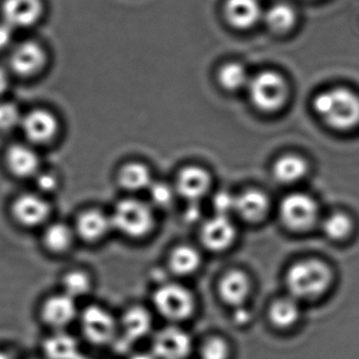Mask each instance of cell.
<instances>
[{
    "label": "cell",
    "instance_id": "29",
    "mask_svg": "<svg viewBox=\"0 0 359 359\" xmlns=\"http://www.w3.org/2000/svg\"><path fill=\"white\" fill-rule=\"evenodd\" d=\"M249 78L246 69L240 63L231 62L223 65L219 72V81L225 90H238L248 86Z\"/></svg>",
    "mask_w": 359,
    "mask_h": 359
},
{
    "label": "cell",
    "instance_id": "30",
    "mask_svg": "<svg viewBox=\"0 0 359 359\" xmlns=\"http://www.w3.org/2000/svg\"><path fill=\"white\" fill-rule=\"evenodd\" d=\"M198 354L201 359H230L232 348L225 337L210 335L201 344Z\"/></svg>",
    "mask_w": 359,
    "mask_h": 359
},
{
    "label": "cell",
    "instance_id": "32",
    "mask_svg": "<svg viewBox=\"0 0 359 359\" xmlns=\"http://www.w3.org/2000/svg\"><path fill=\"white\" fill-rule=\"evenodd\" d=\"M90 278L83 272H69L62 280L63 293L76 301L90 290Z\"/></svg>",
    "mask_w": 359,
    "mask_h": 359
},
{
    "label": "cell",
    "instance_id": "23",
    "mask_svg": "<svg viewBox=\"0 0 359 359\" xmlns=\"http://www.w3.org/2000/svg\"><path fill=\"white\" fill-rule=\"evenodd\" d=\"M262 19L269 29L276 34L291 31L297 20L294 8L286 4H274L263 13Z\"/></svg>",
    "mask_w": 359,
    "mask_h": 359
},
{
    "label": "cell",
    "instance_id": "34",
    "mask_svg": "<svg viewBox=\"0 0 359 359\" xmlns=\"http://www.w3.org/2000/svg\"><path fill=\"white\" fill-rule=\"evenodd\" d=\"M149 192L153 202L160 207L168 206L174 200V191L164 183H151Z\"/></svg>",
    "mask_w": 359,
    "mask_h": 359
},
{
    "label": "cell",
    "instance_id": "37",
    "mask_svg": "<svg viewBox=\"0 0 359 359\" xmlns=\"http://www.w3.org/2000/svg\"><path fill=\"white\" fill-rule=\"evenodd\" d=\"M12 27L4 23L0 25V50L6 48L12 40Z\"/></svg>",
    "mask_w": 359,
    "mask_h": 359
},
{
    "label": "cell",
    "instance_id": "5",
    "mask_svg": "<svg viewBox=\"0 0 359 359\" xmlns=\"http://www.w3.org/2000/svg\"><path fill=\"white\" fill-rule=\"evenodd\" d=\"M80 328L84 339L95 346L115 343L119 323L111 312L101 306L90 305L80 313Z\"/></svg>",
    "mask_w": 359,
    "mask_h": 359
},
{
    "label": "cell",
    "instance_id": "12",
    "mask_svg": "<svg viewBox=\"0 0 359 359\" xmlns=\"http://www.w3.org/2000/svg\"><path fill=\"white\" fill-rule=\"evenodd\" d=\"M46 55L40 44L25 41L13 50L10 65L15 73L22 77H31L43 69Z\"/></svg>",
    "mask_w": 359,
    "mask_h": 359
},
{
    "label": "cell",
    "instance_id": "3",
    "mask_svg": "<svg viewBox=\"0 0 359 359\" xmlns=\"http://www.w3.org/2000/svg\"><path fill=\"white\" fill-rule=\"evenodd\" d=\"M153 303L158 313L172 323L170 325L186 322L196 311L194 295L187 288L178 284L162 285L154 293Z\"/></svg>",
    "mask_w": 359,
    "mask_h": 359
},
{
    "label": "cell",
    "instance_id": "4",
    "mask_svg": "<svg viewBox=\"0 0 359 359\" xmlns=\"http://www.w3.org/2000/svg\"><path fill=\"white\" fill-rule=\"evenodd\" d=\"M247 88L255 107L264 111H278L288 97L286 80L276 72L266 71L257 74L249 80Z\"/></svg>",
    "mask_w": 359,
    "mask_h": 359
},
{
    "label": "cell",
    "instance_id": "13",
    "mask_svg": "<svg viewBox=\"0 0 359 359\" xmlns=\"http://www.w3.org/2000/svg\"><path fill=\"white\" fill-rule=\"evenodd\" d=\"M40 0H4L2 16L8 27L25 29L35 25L42 15Z\"/></svg>",
    "mask_w": 359,
    "mask_h": 359
},
{
    "label": "cell",
    "instance_id": "21",
    "mask_svg": "<svg viewBox=\"0 0 359 359\" xmlns=\"http://www.w3.org/2000/svg\"><path fill=\"white\" fill-rule=\"evenodd\" d=\"M111 227V217L99 210H88L78 217L77 231L84 240H99L109 232Z\"/></svg>",
    "mask_w": 359,
    "mask_h": 359
},
{
    "label": "cell",
    "instance_id": "10",
    "mask_svg": "<svg viewBox=\"0 0 359 359\" xmlns=\"http://www.w3.org/2000/svg\"><path fill=\"white\" fill-rule=\"evenodd\" d=\"M76 301L69 295L57 294L48 297L41 308V318L50 328L62 331L78 318Z\"/></svg>",
    "mask_w": 359,
    "mask_h": 359
},
{
    "label": "cell",
    "instance_id": "24",
    "mask_svg": "<svg viewBox=\"0 0 359 359\" xmlns=\"http://www.w3.org/2000/svg\"><path fill=\"white\" fill-rule=\"evenodd\" d=\"M307 162L295 155H287L280 158L274 163L273 175L282 183H294L303 179L307 174Z\"/></svg>",
    "mask_w": 359,
    "mask_h": 359
},
{
    "label": "cell",
    "instance_id": "33",
    "mask_svg": "<svg viewBox=\"0 0 359 359\" xmlns=\"http://www.w3.org/2000/svg\"><path fill=\"white\" fill-rule=\"evenodd\" d=\"M22 115L14 103H0V130H11L20 126Z\"/></svg>",
    "mask_w": 359,
    "mask_h": 359
},
{
    "label": "cell",
    "instance_id": "31",
    "mask_svg": "<svg viewBox=\"0 0 359 359\" xmlns=\"http://www.w3.org/2000/svg\"><path fill=\"white\" fill-rule=\"evenodd\" d=\"M353 223L349 215L345 213H332L326 217L323 223V230L325 234L331 240L341 241L348 238L352 232Z\"/></svg>",
    "mask_w": 359,
    "mask_h": 359
},
{
    "label": "cell",
    "instance_id": "18",
    "mask_svg": "<svg viewBox=\"0 0 359 359\" xmlns=\"http://www.w3.org/2000/svg\"><path fill=\"white\" fill-rule=\"evenodd\" d=\"M251 291L248 276L242 271H230L222 278L219 293L222 301L231 307H243Z\"/></svg>",
    "mask_w": 359,
    "mask_h": 359
},
{
    "label": "cell",
    "instance_id": "19",
    "mask_svg": "<svg viewBox=\"0 0 359 359\" xmlns=\"http://www.w3.org/2000/svg\"><path fill=\"white\" fill-rule=\"evenodd\" d=\"M210 176L200 168H185L180 172L177 189L182 196L196 202L204 196L210 187Z\"/></svg>",
    "mask_w": 359,
    "mask_h": 359
},
{
    "label": "cell",
    "instance_id": "22",
    "mask_svg": "<svg viewBox=\"0 0 359 359\" xmlns=\"http://www.w3.org/2000/svg\"><path fill=\"white\" fill-rule=\"evenodd\" d=\"M43 351L48 359L80 358L77 341L62 331H58L44 341Z\"/></svg>",
    "mask_w": 359,
    "mask_h": 359
},
{
    "label": "cell",
    "instance_id": "39",
    "mask_svg": "<svg viewBox=\"0 0 359 359\" xmlns=\"http://www.w3.org/2000/svg\"><path fill=\"white\" fill-rule=\"evenodd\" d=\"M188 217H191L192 219H196L198 217V211L196 207H192L187 211Z\"/></svg>",
    "mask_w": 359,
    "mask_h": 359
},
{
    "label": "cell",
    "instance_id": "17",
    "mask_svg": "<svg viewBox=\"0 0 359 359\" xmlns=\"http://www.w3.org/2000/svg\"><path fill=\"white\" fill-rule=\"evenodd\" d=\"M236 234V228L228 217L217 215L203 226L202 242L210 250H224L233 243Z\"/></svg>",
    "mask_w": 359,
    "mask_h": 359
},
{
    "label": "cell",
    "instance_id": "1",
    "mask_svg": "<svg viewBox=\"0 0 359 359\" xmlns=\"http://www.w3.org/2000/svg\"><path fill=\"white\" fill-rule=\"evenodd\" d=\"M313 109L325 123L350 130L359 123V97L345 88L325 90L314 98Z\"/></svg>",
    "mask_w": 359,
    "mask_h": 359
},
{
    "label": "cell",
    "instance_id": "9",
    "mask_svg": "<svg viewBox=\"0 0 359 359\" xmlns=\"http://www.w3.org/2000/svg\"><path fill=\"white\" fill-rule=\"evenodd\" d=\"M21 130L29 142L44 144L50 142L58 133L57 118L46 109H33L22 116Z\"/></svg>",
    "mask_w": 359,
    "mask_h": 359
},
{
    "label": "cell",
    "instance_id": "35",
    "mask_svg": "<svg viewBox=\"0 0 359 359\" xmlns=\"http://www.w3.org/2000/svg\"><path fill=\"white\" fill-rule=\"evenodd\" d=\"M213 206L217 210V215L228 217L230 212L236 210V196H232L229 192H219L213 198Z\"/></svg>",
    "mask_w": 359,
    "mask_h": 359
},
{
    "label": "cell",
    "instance_id": "6",
    "mask_svg": "<svg viewBox=\"0 0 359 359\" xmlns=\"http://www.w3.org/2000/svg\"><path fill=\"white\" fill-rule=\"evenodd\" d=\"M111 226L122 233L140 238L151 231L154 215L149 205L137 200L121 201L111 217Z\"/></svg>",
    "mask_w": 359,
    "mask_h": 359
},
{
    "label": "cell",
    "instance_id": "7",
    "mask_svg": "<svg viewBox=\"0 0 359 359\" xmlns=\"http://www.w3.org/2000/svg\"><path fill=\"white\" fill-rule=\"evenodd\" d=\"M280 217L287 227L304 231L314 225L318 217V206L313 198L306 194H291L280 204Z\"/></svg>",
    "mask_w": 359,
    "mask_h": 359
},
{
    "label": "cell",
    "instance_id": "40",
    "mask_svg": "<svg viewBox=\"0 0 359 359\" xmlns=\"http://www.w3.org/2000/svg\"><path fill=\"white\" fill-rule=\"evenodd\" d=\"M130 359H156L154 358L153 354H138V355L133 356Z\"/></svg>",
    "mask_w": 359,
    "mask_h": 359
},
{
    "label": "cell",
    "instance_id": "27",
    "mask_svg": "<svg viewBox=\"0 0 359 359\" xmlns=\"http://www.w3.org/2000/svg\"><path fill=\"white\" fill-rule=\"evenodd\" d=\"M119 181L128 190H141L149 188L151 181V172L147 166L140 163H130L124 166L119 174Z\"/></svg>",
    "mask_w": 359,
    "mask_h": 359
},
{
    "label": "cell",
    "instance_id": "16",
    "mask_svg": "<svg viewBox=\"0 0 359 359\" xmlns=\"http://www.w3.org/2000/svg\"><path fill=\"white\" fill-rule=\"evenodd\" d=\"M224 12L228 22L238 29L255 27L264 13L259 0H227Z\"/></svg>",
    "mask_w": 359,
    "mask_h": 359
},
{
    "label": "cell",
    "instance_id": "36",
    "mask_svg": "<svg viewBox=\"0 0 359 359\" xmlns=\"http://www.w3.org/2000/svg\"><path fill=\"white\" fill-rule=\"evenodd\" d=\"M36 181H37L38 187L42 190V191H52L56 188L57 179L53 176L52 174H48V172H38L36 176Z\"/></svg>",
    "mask_w": 359,
    "mask_h": 359
},
{
    "label": "cell",
    "instance_id": "26",
    "mask_svg": "<svg viewBox=\"0 0 359 359\" xmlns=\"http://www.w3.org/2000/svg\"><path fill=\"white\" fill-rule=\"evenodd\" d=\"M200 263L201 257L198 251L189 246H180L170 255V269L179 276L194 273Z\"/></svg>",
    "mask_w": 359,
    "mask_h": 359
},
{
    "label": "cell",
    "instance_id": "14",
    "mask_svg": "<svg viewBox=\"0 0 359 359\" xmlns=\"http://www.w3.org/2000/svg\"><path fill=\"white\" fill-rule=\"evenodd\" d=\"M119 332L124 341L132 344L147 337L153 329V316L149 310L141 306L128 308L119 320Z\"/></svg>",
    "mask_w": 359,
    "mask_h": 359
},
{
    "label": "cell",
    "instance_id": "20",
    "mask_svg": "<svg viewBox=\"0 0 359 359\" xmlns=\"http://www.w3.org/2000/svg\"><path fill=\"white\" fill-rule=\"evenodd\" d=\"M269 210V200L264 192L251 189L236 196V210L243 219L257 222L263 219Z\"/></svg>",
    "mask_w": 359,
    "mask_h": 359
},
{
    "label": "cell",
    "instance_id": "8",
    "mask_svg": "<svg viewBox=\"0 0 359 359\" xmlns=\"http://www.w3.org/2000/svg\"><path fill=\"white\" fill-rule=\"evenodd\" d=\"M191 337L178 325H170L156 333L151 354L156 359H187L192 352Z\"/></svg>",
    "mask_w": 359,
    "mask_h": 359
},
{
    "label": "cell",
    "instance_id": "28",
    "mask_svg": "<svg viewBox=\"0 0 359 359\" xmlns=\"http://www.w3.org/2000/svg\"><path fill=\"white\" fill-rule=\"evenodd\" d=\"M43 242L50 250L62 252L73 243V231L65 224H52L44 231Z\"/></svg>",
    "mask_w": 359,
    "mask_h": 359
},
{
    "label": "cell",
    "instance_id": "41",
    "mask_svg": "<svg viewBox=\"0 0 359 359\" xmlns=\"http://www.w3.org/2000/svg\"><path fill=\"white\" fill-rule=\"evenodd\" d=\"M0 359H11L8 358V355H6V353H4V352H0Z\"/></svg>",
    "mask_w": 359,
    "mask_h": 359
},
{
    "label": "cell",
    "instance_id": "15",
    "mask_svg": "<svg viewBox=\"0 0 359 359\" xmlns=\"http://www.w3.org/2000/svg\"><path fill=\"white\" fill-rule=\"evenodd\" d=\"M6 162L10 172L19 178H32L39 172V156L29 145H11L6 151Z\"/></svg>",
    "mask_w": 359,
    "mask_h": 359
},
{
    "label": "cell",
    "instance_id": "11",
    "mask_svg": "<svg viewBox=\"0 0 359 359\" xmlns=\"http://www.w3.org/2000/svg\"><path fill=\"white\" fill-rule=\"evenodd\" d=\"M12 212L19 224L27 227L41 225L50 217V207L43 196L25 194L15 198Z\"/></svg>",
    "mask_w": 359,
    "mask_h": 359
},
{
    "label": "cell",
    "instance_id": "38",
    "mask_svg": "<svg viewBox=\"0 0 359 359\" xmlns=\"http://www.w3.org/2000/svg\"><path fill=\"white\" fill-rule=\"evenodd\" d=\"M6 84H8V80H6V74L0 69V94L6 90Z\"/></svg>",
    "mask_w": 359,
    "mask_h": 359
},
{
    "label": "cell",
    "instance_id": "2",
    "mask_svg": "<svg viewBox=\"0 0 359 359\" xmlns=\"http://www.w3.org/2000/svg\"><path fill=\"white\" fill-rule=\"evenodd\" d=\"M332 273L328 266L318 259L294 264L287 273V286L297 299H316L329 288Z\"/></svg>",
    "mask_w": 359,
    "mask_h": 359
},
{
    "label": "cell",
    "instance_id": "25",
    "mask_svg": "<svg viewBox=\"0 0 359 359\" xmlns=\"http://www.w3.org/2000/svg\"><path fill=\"white\" fill-rule=\"evenodd\" d=\"M299 318V308L291 299H280L274 302L269 309V320L276 328L292 327Z\"/></svg>",
    "mask_w": 359,
    "mask_h": 359
}]
</instances>
